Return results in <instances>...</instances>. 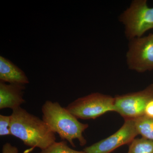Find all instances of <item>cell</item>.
Segmentation results:
<instances>
[{
    "label": "cell",
    "mask_w": 153,
    "mask_h": 153,
    "mask_svg": "<svg viewBox=\"0 0 153 153\" xmlns=\"http://www.w3.org/2000/svg\"><path fill=\"white\" fill-rule=\"evenodd\" d=\"M138 135L134 119H125L123 125L108 137L84 148L86 153H111L123 145L130 144Z\"/></svg>",
    "instance_id": "52a82bcc"
},
{
    "label": "cell",
    "mask_w": 153,
    "mask_h": 153,
    "mask_svg": "<svg viewBox=\"0 0 153 153\" xmlns=\"http://www.w3.org/2000/svg\"><path fill=\"white\" fill-rule=\"evenodd\" d=\"M0 81L24 85L30 82L23 70L1 56L0 57Z\"/></svg>",
    "instance_id": "9c48e42d"
},
{
    "label": "cell",
    "mask_w": 153,
    "mask_h": 153,
    "mask_svg": "<svg viewBox=\"0 0 153 153\" xmlns=\"http://www.w3.org/2000/svg\"><path fill=\"white\" fill-rule=\"evenodd\" d=\"M114 111L124 119H136L145 115L148 102L153 99V84L143 90L114 97Z\"/></svg>",
    "instance_id": "8992f818"
},
{
    "label": "cell",
    "mask_w": 153,
    "mask_h": 153,
    "mask_svg": "<svg viewBox=\"0 0 153 153\" xmlns=\"http://www.w3.org/2000/svg\"><path fill=\"white\" fill-rule=\"evenodd\" d=\"M128 153H153V141L143 137L134 139L130 144Z\"/></svg>",
    "instance_id": "8fae6325"
},
{
    "label": "cell",
    "mask_w": 153,
    "mask_h": 153,
    "mask_svg": "<svg viewBox=\"0 0 153 153\" xmlns=\"http://www.w3.org/2000/svg\"><path fill=\"white\" fill-rule=\"evenodd\" d=\"M114 97L94 93L79 97L66 108L77 119H95L110 111H114Z\"/></svg>",
    "instance_id": "277c9868"
},
{
    "label": "cell",
    "mask_w": 153,
    "mask_h": 153,
    "mask_svg": "<svg viewBox=\"0 0 153 153\" xmlns=\"http://www.w3.org/2000/svg\"><path fill=\"white\" fill-rule=\"evenodd\" d=\"M2 153H19V149L10 143H7L3 146Z\"/></svg>",
    "instance_id": "5bb4252c"
},
{
    "label": "cell",
    "mask_w": 153,
    "mask_h": 153,
    "mask_svg": "<svg viewBox=\"0 0 153 153\" xmlns=\"http://www.w3.org/2000/svg\"><path fill=\"white\" fill-rule=\"evenodd\" d=\"M42 120L54 133L59 135L63 140H66L71 146L75 148L74 140L79 141L83 146L87 143L83 133L88 128V124L82 123L57 102L47 100L41 108Z\"/></svg>",
    "instance_id": "7a4b0ae2"
},
{
    "label": "cell",
    "mask_w": 153,
    "mask_h": 153,
    "mask_svg": "<svg viewBox=\"0 0 153 153\" xmlns=\"http://www.w3.org/2000/svg\"><path fill=\"white\" fill-rule=\"evenodd\" d=\"M38 153H86L84 151L75 150L69 147L67 141L55 142L49 147Z\"/></svg>",
    "instance_id": "7c38bea8"
},
{
    "label": "cell",
    "mask_w": 153,
    "mask_h": 153,
    "mask_svg": "<svg viewBox=\"0 0 153 153\" xmlns=\"http://www.w3.org/2000/svg\"><path fill=\"white\" fill-rule=\"evenodd\" d=\"M126 54L128 67L143 73L153 70V33L129 40Z\"/></svg>",
    "instance_id": "5b68a950"
},
{
    "label": "cell",
    "mask_w": 153,
    "mask_h": 153,
    "mask_svg": "<svg viewBox=\"0 0 153 153\" xmlns=\"http://www.w3.org/2000/svg\"><path fill=\"white\" fill-rule=\"evenodd\" d=\"M11 115H0V136L1 137L11 135Z\"/></svg>",
    "instance_id": "4fadbf2b"
},
{
    "label": "cell",
    "mask_w": 153,
    "mask_h": 153,
    "mask_svg": "<svg viewBox=\"0 0 153 153\" xmlns=\"http://www.w3.org/2000/svg\"><path fill=\"white\" fill-rule=\"evenodd\" d=\"M134 120L138 134L143 138L153 141V119L144 115Z\"/></svg>",
    "instance_id": "30bf717a"
},
{
    "label": "cell",
    "mask_w": 153,
    "mask_h": 153,
    "mask_svg": "<svg viewBox=\"0 0 153 153\" xmlns=\"http://www.w3.org/2000/svg\"><path fill=\"white\" fill-rule=\"evenodd\" d=\"M125 27L128 40L143 36L153 29V7H149L146 0H133L119 17Z\"/></svg>",
    "instance_id": "3957f363"
},
{
    "label": "cell",
    "mask_w": 153,
    "mask_h": 153,
    "mask_svg": "<svg viewBox=\"0 0 153 153\" xmlns=\"http://www.w3.org/2000/svg\"><path fill=\"white\" fill-rule=\"evenodd\" d=\"M12 111L11 135L21 140L25 146L43 150L56 142L55 133L43 120L21 107Z\"/></svg>",
    "instance_id": "6da1fadb"
},
{
    "label": "cell",
    "mask_w": 153,
    "mask_h": 153,
    "mask_svg": "<svg viewBox=\"0 0 153 153\" xmlns=\"http://www.w3.org/2000/svg\"><path fill=\"white\" fill-rule=\"evenodd\" d=\"M25 85L0 81V109L9 108L13 110L21 107L25 102Z\"/></svg>",
    "instance_id": "ba28073f"
},
{
    "label": "cell",
    "mask_w": 153,
    "mask_h": 153,
    "mask_svg": "<svg viewBox=\"0 0 153 153\" xmlns=\"http://www.w3.org/2000/svg\"><path fill=\"white\" fill-rule=\"evenodd\" d=\"M145 115L153 119V99L149 102L146 106Z\"/></svg>",
    "instance_id": "9a60e30c"
}]
</instances>
